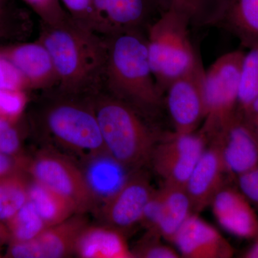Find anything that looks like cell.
<instances>
[{"mask_svg":"<svg viewBox=\"0 0 258 258\" xmlns=\"http://www.w3.org/2000/svg\"><path fill=\"white\" fill-rule=\"evenodd\" d=\"M39 42L52 57L57 89L88 97L103 91L107 59L106 37L80 26L72 19L60 26L41 23Z\"/></svg>","mask_w":258,"mask_h":258,"instance_id":"1","label":"cell"},{"mask_svg":"<svg viewBox=\"0 0 258 258\" xmlns=\"http://www.w3.org/2000/svg\"><path fill=\"white\" fill-rule=\"evenodd\" d=\"M107 59L103 91L150 120L164 104L153 76L143 30L106 37Z\"/></svg>","mask_w":258,"mask_h":258,"instance_id":"2","label":"cell"},{"mask_svg":"<svg viewBox=\"0 0 258 258\" xmlns=\"http://www.w3.org/2000/svg\"><path fill=\"white\" fill-rule=\"evenodd\" d=\"M108 154L127 169L150 162L159 134L143 115L105 91L88 96Z\"/></svg>","mask_w":258,"mask_h":258,"instance_id":"3","label":"cell"},{"mask_svg":"<svg viewBox=\"0 0 258 258\" xmlns=\"http://www.w3.org/2000/svg\"><path fill=\"white\" fill-rule=\"evenodd\" d=\"M42 93L37 120L44 133L86 158L108 153L88 97L67 94L56 88Z\"/></svg>","mask_w":258,"mask_h":258,"instance_id":"4","label":"cell"},{"mask_svg":"<svg viewBox=\"0 0 258 258\" xmlns=\"http://www.w3.org/2000/svg\"><path fill=\"white\" fill-rule=\"evenodd\" d=\"M190 27L187 19L174 12L161 13L147 26L149 63L163 96L173 81L189 72L201 60L191 43Z\"/></svg>","mask_w":258,"mask_h":258,"instance_id":"5","label":"cell"},{"mask_svg":"<svg viewBox=\"0 0 258 258\" xmlns=\"http://www.w3.org/2000/svg\"><path fill=\"white\" fill-rule=\"evenodd\" d=\"M244 55L243 51H231L205 70L206 117L200 132L208 140L237 113Z\"/></svg>","mask_w":258,"mask_h":258,"instance_id":"6","label":"cell"},{"mask_svg":"<svg viewBox=\"0 0 258 258\" xmlns=\"http://www.w3.org/2000/svg\"><path fill=\"white\" fill-rule=\"evenodd\" d=\"M29 171L33 180L71 202L77 214L84 215L95 208L96 198L83 169L69 158L53 152H41L30 163Z\"/></svg>","mask_w":258,"mask_h":258,"instance_id":"7","label":"cell"},{"mask_svg":"<svg viewBox=\"0 0 258 258\" xmlns=\"http://www.w3.org/2000/svg\"><path fill=\"white\" fill-rule=\"evenodd\" d=\"M202 132L174 133L159 139L150 162L164 184L184 187L208 142Z\"/></svg>","mask_w":258,"mask_h":258,"instance_id":"8","label":"cell"},{"mask_svg":"<svg viewBox=\"0 0 258 258\" xmlns=\"http://www.w3.org/2000/svg\"><path fill=\"white\" fill-rule=\"evenodd\" d=\"M205 74L200 60L191 71L173 81L164 93L175 133H193L205 120Z\"/></svg>","mask_w":258,"mask_h":258,"instance_id":"9","label":"cell"},{"mask_svg":"<svg viewBox=\"0 0 258 258\" xmlns=\"http://www.w3.org/2000/svg\"><path fill=\"white\" fill-rule=\"evenodd\" d=\"M219 147L226 171L240 176L258 166V137L236 113L209 139Z\"/></svg>","mask_w":258,"mask_h":258,"instance_id":"10","label":"cell"},{"mask_svg":"<svg viewBox=\"0 0 258 258\" xmlns=\"http://www.w3.org/2000/svg\"><path fill=\"white\" fill-rule=\"evenodd\" d=\"M154 190L143 173L136 171L102 207L106 225L124 232L140 223L146 205Z\"/></svg>","mask_w":258,"mask_h":258,"instance_id":"11","label":"cell"},{"mask_svg":"<svg viewBox=\"0 0 258 258\" xmlns=\"http://www.w3.org/2000/svg\"><path fill=\"white\" fill-rule=\"evenodd\" d=\"M88 222L76 214L66 221L47 227L32 240L12 242L8 255L15 258H62L74 254L76 242Z\"/></svg>","mask_w":258,"mask_h":258,"instance_id":"12","label":"cell"},{"mask_svg":"<svg viewBox=\"0 0 258 258\" xmlns=\"http://www.w3.org/2000/svg\"><path fill=\"white\" fill-rule=\"evenodd\" d=\"M95 32L104 37L143 30L154 11L152 0H93Z\"/></svg>","mask_w":258,"mask_h":258,"instance_id":"13","label":"cell"},{"mask_svg":"<svg viewBox=\"0 0 258 258\" xmlns=\"http://www.w3.org/2000/svg\"><path fill=\"white\" fill-rule=\"evenodd\" d=\"M0 53L21 73L28 83L29 91L42 92L58 85L52 57L46 47L38 40L1 47Z\"/></svg>","mask_w":258,"mask_h":258,"instance_id":"14","label":"cell"},{"mask_svg":"<svg viewBox=\"0 0 258 258\" xmlns=\"http://www.w3.org/2000/svg\"><path fill=\"white\" fill-rule=\"evenodd\" d=\"M179 253L187 258H229L234 249L210 224L191 214L174 236Z\"/></svg>","mask_w":258,"mask_h":258,"instance_id":"15","label":"cell"},{"mask_svg":"<svg viewBox=\"0 0 258 258\" xmlns=\"http://www.w3.org/2000/svg\"><path fill=\"white\" fill-rule=\"evenodd\" d=\"M212 212L222 228L240 238L258 237V217L240 191L222 187L212 200Z\"/></svg>","mask_w":258,"mask_h":258,"instance_id":"16","label":"cell"},{"mask_svg":"<svg viewBox=\"0 0 258 258\" xmlns=\"http://www.w3.org/2000/svg\"><path fill=\"white\" fill-rule=\"evenodd\" d=\"M225 171L220 149L211 142V146L205 149L199 159L185 186L194 213L211 205L214 197L223 187Z\"/></svg>","mask_w":258,"mask_h":258,"instance_id":"17","label":"cell"},{"mask_svg":"<svg viewBox=\"0 0 258 258\" xmlns=\"http://www.w3.org/2000/svg\"><path fill=\"white\" fill-rule=\"evenodd\" d=\"M74 254L81 258H135L123 232L108 225L86 226L76 242Z\"/></svg>","mask_w":258,"mask_h":258,"instance_id":"18","label":"cell"},{"mask_svg":"<svg viewBox=\"0 0 258 258\" xmlns=\"http://www.w3.org/2000/svg\"><path fill=\"white\" fill-rule=\"evenodd\" d=\"M216 27L230 32L246 48L258 45V0H227Z\"/></svg>","mask_w":258,"mask_h":258,"instance_id":"19","label":"cell"},{"mask_svg":"<svg viewBox=\"0 0 258 258\" xmlns=\"http://www.w3.org/2000/svg\"><path fill=\"white\" fill-rule=\"evenodd\" d=\"M83 171L88 184L97 200L106 201L124 182L125 169L108 153L88 157Z\"/></svg>","mask_w":258,"mask_h":258,"instance_id":"20","label":"cell"},{"mask_svg":"<svg viewBox=\"0 0 258 258\" xmlns=\"http://www.w3.org/2000/svg\"><path fill=\"white\" fill-rule=\"evenodd\" d=\"M227 0H152L159 14L174 12L187 19L191 26L216 27Z\"/></svg>","mask_w":258,"mask_h":258,"instance_id":"21","label":"cell"},{"mask_svg":"<svg viewBox=\"0 0 258 258\" xmlns=\"http://www.w3.org/2000/svg\"><path fill=\"white\" fill-rule=\"evenodd\" d=\"M160 191L164 210L157 235L172 242L180 227L193 213L191 201L184 187L164 184Z\"/></svg>","mask_w":258,"mask_h":258,"instance_id":"22","label":"cell"},{"mask_svg":"<svg viewBox=\"0 0 258 258\" xmlns=\"http://www.w3.org/2000/svg\"><path fill=\"white\" fill-rule=\"evenodd\" d=\"M29 187V200L48 227L66 221L77 214L71 202L62 195L33 180Z\"/></svg>","mask_w":258,"mask_h":258,"instance_id":"23","label":"cell"},{"mask_svg":"<svg viewBox=\"0 0 258 258\" xmlns=\"http://www.w3.org/2000/svg\"><path fill=\"white\" fill-rule=\"evenodd\" d=\"M29 187L18 172L0 178V222L8 223L28 202Z\"/></svg>","mask_w":258,"mask_h":258,"instance_id":"24","label":"cell"},{"mask_svg":"<svg viewBox=\"0 0 258 258\" xmlns=\"http://www.w3.org/2000/svg\"><path fill=\"white\" fill-rule=\"evenodd\" d=\"M8 225L12 242H28L49 227L29 199Z\"/></svg>","mask_w":258,"mask_h":258,"instance_id":"25","label":"cell"},{"mask_svg":"<svg viewBox=\"0 0 258 258\" xmlns=\"http://www.w3.org/2000/svg\"><path fill=\"white\" fill-rule=\"evenodd\" d=\"M258 97V45L244 52L241 69L237 113L243 115Z\"/></svg>","mask_w":258,"mask_h":258,"instance_id":"26","label":"cell"},{"mask_svg":"<svg viewBox=\"0 0 258 258\" xmlns=\"http://www.w3.org/2000/svg\"><path fill=\"white\" fill-rule=\"evenodd\" d=\"M40 18L41 23L50 26H60L71 17L60 0H22Z\"/></svg>","mask_w":258,"mask_h":258,"instance_id":"27","label":"cell"},{"mask_svg":"<svg viewBox=\"0 0 258 258\" xmlns=\"http://www.w3.org/2000/svg\"><path fill=\"white\" fill-rule=\"evenodd\" d=\"M31 27L30 18L22 12L9 9L0 13V40L25 38Z\"/></svg>","mask_w":258,"mask_h":258,"instance_id":"28","label":"cell"},{"mask_svg":"<svg viewBox=\"0 0 258 258\" xmlns=\"http://www.w3.org/2000/svg\"><path fill=\"white\" fill-rule=\"evenodd\" d=\"M70 17L83 28L95 32V16L93 0H60Z\"/></svg>","mask_w":258,"mask_h":258,"instance_id":"29","label":"cell"},{"mask_svg":"<svg viewBox=\"0 0 258 258\" xmlns=\"http://www.w3.org/2000/svg\"><path fill=\"white\" fill-rule=\"evenodd\" d=\"M27 102V91L0 89V117L13 122L23 113Z\"/></svg>","mask_w":258,"mask_h":258,"instance_id":"30","label":"cell"},{"mask_svg":"<svg viewBox=\"0 0 258 258\" xmlns=\"http://www.w3.org/2000/svg\"><path fill=\"white\" fill-rule=\"evenodd\" d=\"M159 236L149 234L147 240L139 244L134 250V256L139 258H178L179 252L169 246L161 243Z\"/></svg>","mask_w":258,"mask_h":258,"instance_id":"31","label":"cell"},{"mask_svg":"<svg viewBox=\"0 0 258 258\" xmlns=\"http://www.w3.org/2000/svg\"><path fill=\"white\" fill-rule=\"evenodd\" d=\"M0 89L29 91L28 83L23 75L2 53H0Z\"/></svg>","mask_w":258,"mask_h":258,"instance_id":"32","label":"cell"},{"mask_svg":"<svg viewBox=\"0 0 258 258\" xmlns=\"http://www.w3.org/2000/svg\"><path fill=\"white\" fill-rule=\"evenodd\" d=\"M163 210L164 205L160 190H154L144 208L140 221V223L147 229L149 234L157 235V231L162 218Z\"/></svg>","mask_w":258,"mask_h":258,"instance_id":"33","label":"cell"},{"mask_svg":"<svg viewBox=\"0 0 258 258\" xmlns=\"http://www.w3.org/2000/svg\"><path fill=\"white\" fill-rule=\"evenodd\" d=\"M238 184L241 192L250 203L258 207V166L239 176Z\"/></svg>","mask_w":258,"mask_h":258,"instance_id":"34","label":"cell"},{"mask_svg":"<svg viewBox=\"0 0 258 258\" xmlns=\"http://www.w3.org/2000/svg\"><path fill=\"white\" fill-rule=\"evenodd\" d=\"M20 137L13 124L0 134V153L5 155H14L20 148Z\"/></svg>","mask_w":258,"mask_h":258,"instance_id":"35","label":"cell"},{"mask_svg":"<svg viewBox=\"0 0 258 258\" xmlns=\"http://www.w3.org/2000/svg\"><path fill=\"white\" fill-rule=\"evenodd\" d=\"M17 164L10 156L0 153V178L17 172Z\"/></svg>","mask_w":258,"mask_h":258,"instance_id":"36","label":"cell"},{"mask_svg":"<svg viewBox=\"0 0 258 258\" xmlns=\"http://www.w3.org/2000/svg\"><path fill=\"white\" fill-rule=\"evenodd\" d=\"M243 117L258 137V98L252 102L248 109L244 113Z\"/></svg>","mask_w":258,"mask_h":258,"instance_id":"37","label":"cell"},{"mask_svg":"<svg viewBox=\"0 0 258 258\" xmlns=\"http://www.w3.org/2000/svg\"><path fill=\"white\" fill-rule=\"evenodd\" d=\"M9 239L10 235L8 228L5 227L3 222H0V245L4 244Z\"/></svg>","mask_w":258,"mask_h":258,"instance_id":"38","label":"cell"},{"mask_svg":"<svg viewBox=\"0 0 258 258\" xmlns=\"http://www.w3.org/2000/svg\"><path fill=\"white\" fill-rule=\"evenodd\" d=\"M244 257L258 258V238L256 242L244 254Z\"/></svg>","mask_w":258,"mask_h":258,"instance_id":"39","label":"cell"},{"mask_svg":"<svg viewBox=\"0 0 258 258\" xmlns=\"http://www.w3.org/2000/svg\"><path fill=\"white\" fill-rule=\"evenodd\" d=\"M12 124H13V122L6 119V118L0 117V134H1L3 131L5 130V129L8 128V127L10 126Z\"/></svg>","mask_w":258,"mask_h":258,"instance_id":"40","label":"cell"},{"mask_svg":"<svg viewBox=\"0 0 258 258\" xmlns=\"http://www.w3.org/2000/svg\"><path fill=\"white\" fill-rule=\"evenodd\" d=\"M9 9L8 0H0V13Z\"/></svg>","mask_w":258,"mask_h":258,"instance_id":"41","label":"cell"}]
</instances>
